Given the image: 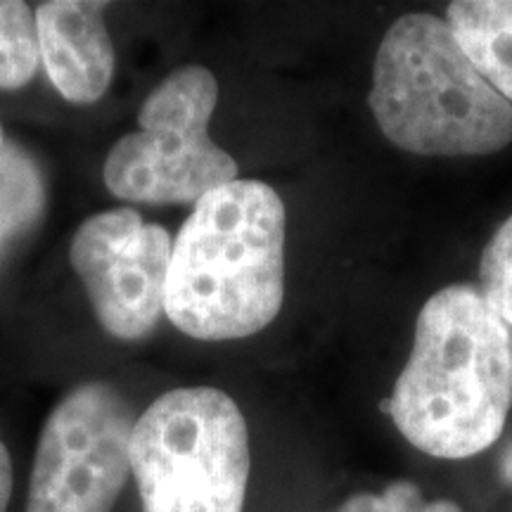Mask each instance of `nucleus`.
<instances>
[{
	"instance_id": "15",
	"label": "nucleus",
	"mask_w": 512,
	"mask_h": 512,
	"mask_svg": "<svg viewBox=\"0 0 512 512\" xmlns=\"http://www.w3.org/2000/svg\"><path fill=\"white\" fill-rule=\"evenodd\" d=\"M501 479L505 486H510L512 489V439H510V444L505 446V451L501 456Z\"/></svg>"
},
{
	"instance_id": "4",
	"label": "nucleus",
	"mask_w": 512,
	"mask_h": 512,
	"mask_svg": "<svg viewBox=\"0 0 512 512\" xmlns=\"http://www.w3.org/2000/svg\"><path fill=\"white\" fill-rule=\"evenodd\" d=\"M131 472L143 512H242L249 432L238 403L216 387H178L136 420Z\"/></svg>"
},
{
	"instance_id": "2",
	"label": "nucleus",
	"mask_w": 512,
	"mask_h": 512,
	"mask_svg": "<svg viewBox=\"0 0 512 512\" xmlns=\"http://www.w3.org/2000/svg\"><path fill=\"white\" fill-rule=\"evenodd\" d=\"M285 204L264 181H233L192 204L171 247L164 313L202 342L252 337L285 302Z\"/></svg>"
},
{
	"instance_id": "7",
	"label": "nucleus",
	"mask_w": 512,
	"mask_h": 512,
	"mask_svg": "<svg viewBox=\"0 0 512 512\" xmlns=\"http://www.w3.org/2000/svg\"><path fill=\"white\" fill-rule=\"evenodd\" d=\"M171 247L169 230L143 223L128 207L81 223L72 240V266L107 335L138 342L157 328L166 306Z\"/></svg>"
},
{
	"instance_id": "1",
	"label": "nucleus",
	"mask_w": 512,
	"mask_h": 512,
	"mask_svg": "<svg viewBox=\"0 0 512 512\" xmlns=\"http://www.w3.org/2000/svg\"><path fill=\"white\" fill-rule=\"evenodd\" d=\"M510 408L512 328L479 285L434 292L384 403L396 430L427 456L463 460L501 439Z\"/></svg>"
},
{
	"instance_id": "8",
	"label": "nucleus",
	"mask_w": 512,
	"mask_h": 512,
	"mask_svg": "<svg viewBox=\"0 0 512 512\" xmlns=\"http://www.w3.org/2000/svg\"><path fill=\"white\" fill-rule=\"evenodd\" d=\"M107 3L50 0L36 8L43 67L64 100L93 105L110 88L114 48L105 27Z\"/></svg>"
},
{
	"instance_id": "3",
	"label": "nucleus",
	"mask_w": 512,
	"mask_h": 512,
	"mask_svg": "<svg viewBox=\"0 0 512 512\" xmlns=\"http://www.w3.org/2000/svg\"><path fill=\"white\" fill-rule=\"evenodd\" d=\"M368 107L384 138L411 155L484 157L512 143V105L430 12H408L382 36Z\"/></svg>"
},
{
	"instance_id": "10",
	"label": "nucleus",
	"mask_w": 512,
	"mask_h": 512,
	"mask_svg": "<svg viewBox=\"0 0 512 512\" xmlns=\"http://www.w3.org/2000/svg\"><path fill=\"white\" fill-rule=\"evenodd\" d=\"M46 178L34 157L17 143L0 150V252L41 219Z\"/></svg>"
},
{
	"instance_id": "5",
	"label": "nucleus",
	"mask_w": 512,
	"mask_h": 512,
	"mask_svg": "<svg viewBox=\"0 0 512 512\" xmlns=\"http://www.w3.org/2000/svg\"><path fill=\"white\" fill-rule=\"evenodd\" d=\"M216 102L219 83L207 67L188 64L166 76L138 114L140 131L107 155V190L143 204H197L238 181V162L209 136Z\"/></svg>"
},
{
	"instance_id": "13",
	"label": "nucleus",
	"mask_w": 512,
	"mask_h": 512,
	"mask_svg": "<svg viewBox=\"0 0 512 512\" xmlns=\"http://www.w3.org/2000/svg\"><path fill=\"white\" fill-rule=\"evenodd\" d=\"M337 512H463L458 503L427 501L413 482L399 479L392 482L382 494H354L339 505Z\"/></svg>"
},
{
	"instance_id": "14",
	"label": "nucleus",
	"mask_w": 512,
	"mask_h": 512,
	"mask_svg": "<svg viewBox=\"0 0 512 512\" xmlns=\"http://www.w3.org/2000/svg\"><path fill=\"white\" fill-rule=\"evenodd\" d=\"M12 496V460L8 446L0 439V512H8Z\"/></svg>"
},
{
	"instance_id": "16",
	"label": "nucleus",
	"mask_w": 512,
	"mask_h": 512,
	"mask_svg": "<svg viewBox=\"0 0 512 512\" xmlns=\"http://www.w3.org/2000/svg\"><path fill=\"white\" fill-rule=\"evenodd\" d=\"M5 147V133H3V124H0V150Z\"/></svg>"
},
{
	"instance_id": "11",
	"label": "nucleus",
	"mask_w": 512,
	"mask_h": 512,
	"mask_svg": "<svg viewBox=\"0 0 512 512\" xmlns=\"http://www.w3.org/2000/svg\"><path fill=\"white\" fill-rule=\"evenodd\" d=\"M38 48L36 15L22 0H0V91H17L34 79Z\"/></svg>"
},
{
	"instance_id": "6",
	"label": "nucleus",
	"mask_w": 512,
	"mask_h": 512,
	"mask_svg": "<svg viewBox=\"0 0 512 512\" xmlns=\"http://www.w3.org/2000/svg\"><path fill=\"white\" fill-rule=\"evenodd\" d=\"M131 403L112 384L74 387L38 439L27 512H112L131 472Z\"/></svg>"
},
{
	"instance_id": "9",
	"label": "nucleus",
	"mask_w": 512,
	"mask_h": 512,
	"mask_svg": "<svg viewBox=\"0 0 512 512\" xmlns=\"http://www.w3.org/2000/svg\"><path fill=\"white\" fill-rule=\"evenodd\" d=\"M446 24L498 93L512 105V0H458Z\"/></svg>"
},
{
	"instance_id": "12",
	"label": "nucleus",
	"mask_w": 512,
	"mask_h": 512,
	"mask_svg": "<svg viewBox=\"0 0 512 512\" xmlns=\"http://www.w3.org/2000/svg\"><path fill=\"white\" fill-rule=\"evenodd\" d=\"M479 290L512 328V214L486 242L479 261Z\"/></svg>"
}]
</instances>
